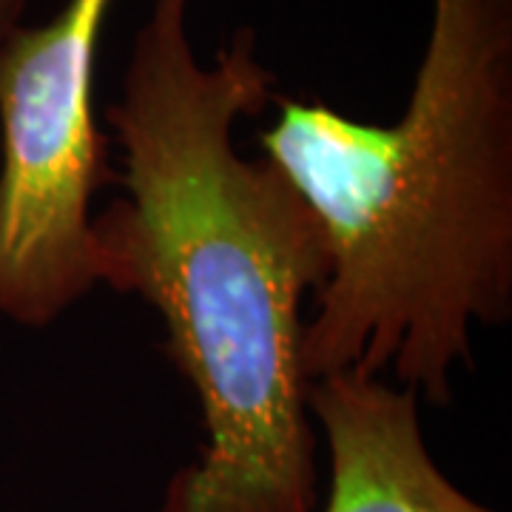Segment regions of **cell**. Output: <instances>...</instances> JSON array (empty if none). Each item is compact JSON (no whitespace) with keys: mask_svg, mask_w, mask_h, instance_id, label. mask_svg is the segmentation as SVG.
<instances>
[{"mask_svg":"<svg viewBox=\"0 0 512 512\" xmlns=\"http://www.w3.org/2000/svg\"><path fill=\"white\" fill-rule=\"evenodd\" d=\"M276 97L251 26L202 63L191 0H151L123 94L103 111L126 197L92 217L100 285L163 316L165 353L205 427L200 458L174 473L157 512L316 510L302 308L328 279V242L291 180L234 140Z\"/></svg>","mask_w":512,"mask_h":512,"instance_id":"cell-1","label":"cell"},{"mask_svg":"<svg viewBox=\"0 0 512 512\" xmlns=\"http://www.w3.org/2000/svg\"><path fill=\"white\" fill-rule=\"evenodd\" d=\"M262 151L325 231L308 379L356 373L453 402L473 325L512 319V0H433L393 126L276 97Z\"/></svg>","mask_w":512,"mask_h":512,"instance_id":"cell-2","label":"cell"},{"mask_svg":"<svg viewBox=\"0 0 512 512\" xmlns=\"http://www.w3.org/2000/svg\"><path fill=\"white\" fill-rule=\"evenodd\" d=\"M114 0H66L0 46V316L49 328L100 285L94 194L117 174L94 120Z\"/></svg>","mask_w":512,"mask_h":512,"instance_id":"cell-3","label":"cell"},{"mask_svg":"<svg viewBox=\"0 0 512 512\" xmlns=\"http://www.w3.org/2000/svg\"><path fill=\"white\" fill-rule=\"evenodd\" d=\"M308 410L328 444L325 512H495L433 461L416 390L333 373L313 379Z\"/></svg>","mask_w":512,"mask_h":512,"instance_id":"cell-4","label":"cell"},{"mask_svg":"<svg viewBox=\"0 0 512 512\" xmlns=\"http://www.w3.org/2000/svg\"><path fill=\"white\" fill-rule=\"evenodd\" d=\"M23 15H26V0H0V46L15 29L23 26Z\"/></svg>","mask_w":512,"mask_h":512,"instance_id":"cell-5","label":"cell"}]
</instances>
